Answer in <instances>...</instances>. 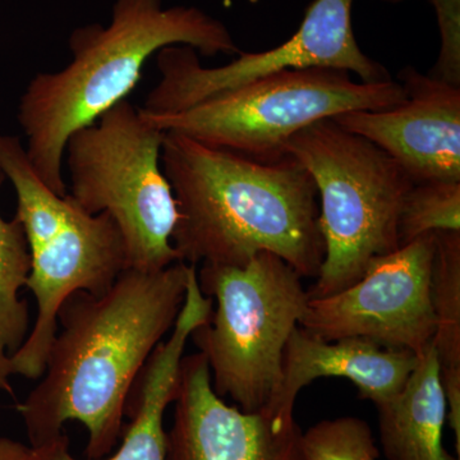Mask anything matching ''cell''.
<instances>
[{
    "label": "cell",
    "mask_w": 460,
    "mask_h": 460,
    "mask_svg": "<svg viewBox=\"0 0 460 460\" xmlns=\"http://www.w3.org/2000/svg\"><path fill=\"white\" fill-rule=\"evenodd\" d=\"M190 266L126 269L102 295L81 290L66 299L41 380L17 407L30 447L77 420L89 432L87 460L111 456L132 387L181 313Z\"/></svg>",
    "instance_id": "cell-1"
},
{
    "label": "cell",
    "mask_w": 460,
    "mask_h": 460,
    "mask_svg": "<svg viewBox=\"0 0 460 460\" xmlns=\"http://www.w3.org/2000/svg\"><path fill=\"white\" fill-rule=\"evenodd\" d=\"M162 166L178 206L181 261L246 266L274 253L302 278L325 259L313 177L290 156L262 162L165 132Z\"/></svg>",
    "instance_id": "cell-2"
},
{
    "label": "cell",
    "mask_w": 460,
    "mask_h": 460,
    "mask_svg": "<svg viewBox=\"0 0 460 460\" xmlns=\"http://www.w3.org/2000/svg\"><path fill=\"white\" fill-rule=\"evenodd\" d=\"M172 45H186L206 57L241 53L228 27L202 9L164 8L163 0H117L108 26L74 30L72 59L65 68L40 72L30 81L17 119L27 138V157L53 192H68L69 137L128 99L147 60Z\"/></svg>",
    "instance_id": "cell-3"
},
{
    "label": "cell",
    "mask_w": 460,
    "mask_h": 460,
    "mask_svg": "<svg viewBox=\"0 0 460 460\" xmlns=\"http://www.w3.org/2000/svg\"><path fill=\"white\" fill-rule=\"evenodd\" d=\"M284 155L310 172L319 199L325 259L308 295H337L375 259L401 247L399 215L414 181L383 148L332 118L293 135Z\"/></svg>",
    "instance_id": "cell-4"
},
{
    "label": "cell",
    "mask_w": 460,
    "mask_h": 460,
    "mask_svg": "<svg viewBox=\"0 0 460 460\" xmlns=\"http://www.w3.org/2000/svg\"><path fill=\"white\" fill-rule=\"evenodd\" d=\"M0 169L17 195L16 219L25 229L31 272L26 287L38 317L11 354L13 375L39 380L57 337L58 314L75 292L102 295L128 269L126 244L113 217L87 214L71 196L57 195L32 168L16 136L0 133Z\"/></svg>",
    "instance_id": "cell-5"
},
{
    "label": "cell",
    "mask_w": 460,
    "mask_h": 460,
    "mask_svg": "<svg viewBox=\"0 0 460 460\" xmlns=\"http://www.w3.org/2000/svg\"><path fill=\"white\" fill-rule=\"evenodd\" d=\"M199 289L217 302L210 319L190 334L210 368L214 392L257 413L277 393L288 341L307 310L302 277L270 252L246 266L202 263Z\"/></svg>",
    "instance_id": "cell-6"
},
{
    "label": "cell",
    "mask_w": 460,
    "mask_h": 460,
    "mask_svg": "<svg viewBox=\"0 0 460 460\" xmlns=\"http://www.w3.org/2000/svg\"><path fill=\"white\" fill-rule=\"evenodd\" d=\"M165 132L123 100L66 142L68 195L87 214L113 217L128 269L157 271L180 262L172 246L174 192L162 166Z\"/></svg>",
    "instance_id": "cell-7"
},
{
    "label": "cell",
    "mask_w": 460,
    "mask_h": 460,
    "mask_svg": "<svg viewBox=\"0 0 460 460\" xmlns=\"http://www.w3.org/2000/svg\"><path fill=\"white\" fill-rule=\"evenodd\" d=\"M407 93L399 81H354L332 68L296 69L266 75L204 100L177 113L145 115L164 132L274 162L296 132L323 119L356 111L401 104Z\"/></svg>",
    "instance_id": "cell-8"
},
{
    "label": "cell",
    "mask_w": 460,
    "mask_h": 460,
    "mask_svg": "<svg viewBox=\"0 0 460 460\" xmlns=\"http://www.w3.org/2000/svg\"><path fill=\"white\" fill-rule=\"evenodd\" d=\"M354 0H314L292 38L260 53H241L228 65L208 68L198 51L172 45L156 54L159 84L145 100L150 114L177 113L259 78L296 69L332 68L362 83L390 80L385 66L363 53L353 32Z\"/></svg>",
    "instance_id": "cell-9"
},
{
    "label": "cell",
    "mask_w": 460,
    "mask_h": 460,
    "mask_svg": "<svg viewBox=\"0 0 460 460\" xmlns=\"http://www.w3.org/2000/svg\"><path fill=\"white\" fill-rule=\"evenodd\" d=\"M435 233L377 257L337 295L310 298L301 326L325 341L362 338L420 356L435 335L429 298Z\"/></svg>",
    "instance_id": "cell-10"
},
{
    "label": "cell",
    "mask_w": 460,
    "mask_h": 460,
    "mask_svg": "<svg viewBox=\"0 0 460 460\" xmlns=\"http://www.w3.org/2000/svg\"><path fill=\"white\" fill-rule=\"evenodd\" d=\"M165 460H307L296 422L247 413L214 392L201 353L183 356Z\"/></svg>",
    "instance_id": "cell-11"
},
{
    "label": "cell",
    "mask_w": 460,
    "mask_h": 460,
    "mask_svg": "<svg viewBox=\"0 0 460 460\" xmlns=\"http://www.w3.org/2000/svg\"><path fill=\"white\" fill-rule=\"evenodd\" d=\"M407 99L380 111H356L332 118L347 131L383 148L414 183L460 181V87L402 69Z\"/></svg>",
    "instance_id": "cell-12"
},
{
    "label": "cell",
    "mask_w": 460,
    "mask_h": 460,
    "mask_svg": "<svg viewBox=\"0 0 460 460\" xmlns=\"http://www.w3.org/2000/svg\"><path fill=\"white\" fill-rule=\"evenodd\" d=\"M213 308V298L199 289L198 270L190 269L186 296L171 335L151 354L127 401L124 413L132 420L122 444L113 456L100 460H165L164 416L177 394L184 349L195 329L210 319ZM29 460L80 459L69 452V438L63 432L40 447H30Z\"/></svg>",
    "instance_id": "cell-13"
},
{
    "label": "cell",
    "mask_w": 460,
    "mask_h": 460,
    "mask_svg": "<svg viewBox=\"0 0 460 460\" xmlns=\"http://www.w3.org/2000/svg\"><path fill=\"white\" fill-rule=\"evenodd\" d=\"M419 358L411 350L389 349L367 339L325 341L298 326L284 349L279 387L262 413L279 425H292L296 395L323 377L347 378L359 398L383 404L401 393Z\"/></svg>",
    "instance_id": "cell-14"
},
{
    "label": "cell",
    "mask_w": 460,
    "mask_h": 460,
    "mask_svg": "<svg viewBox=\"0 0 460 460\" xmlns=\"http://www.w3.org/2000/svg\"><path fill=\"white\" fill-rule=\"evenodd\" d=\"M376 407L387 460H459L443 445L447 405L432 343L420 354L401 393Z\"/></svg>",
    "instance_id": "cell-15"
},
{
    "label": "cell",
    "mask_w": 460,
    "mask_h": 460,
    "mask_svg": "<svg viewBox=\"0 0 460 460\" xmlns=\"http://www.w3.org/2000/svg\"><path fill=\"white\" fill-rule=\"evenodd\" d=\"M429 298L440 368H460V232H436Z\"/></svg>",
    "instance_id": "cell-16"
},
{
    "label": "cell",
    "mask_w": 460,
    "mask_h": 460,
    "mask_svg": "<svg viewBox=\"0 0 460 460\" xmlns=\"http://www.w3.org/2000/svg\"><path fill=\"white\" fill-rule=\"evenodd\" d=\"M7 181L0 169V189ZM31 272V255L25 229L16 217L3 219L0 214V347L9 356L26 341L29 305L18 298Z\"/></svg>",
    "instance_id": "cell-17"
},
{
    "label": "cell",
    "mask_w": 460,
    "mask_h": 460,
    "mask_svg": "<svg viewBox=\"0 0 460 460\" xmlns=\"http://www.w3.org/2000/svg\"><path fill=\"white\" fill-rule=\"evenodd\" d=\"M436 232H460V181L414 183L399 215V244Z\"/></svg>",
    "instance_id": "cell-18"
},
{
    "label": "cell",
    "mask_w": 460,
    "mask_h": 460,
    "mask_svg": "<svg viewBox=\"0 0 460 460\" xmlns=\"http://www.w3.org/2000/svg\"><path fill=\"white\" fill-rule=\"evenodd\" d=\"M307 460H377L370 425L358 417L323 420L302 434Z\"/></svg>",
    "instance_id": "cell-19"
},
{
    "label": "cell",
    "mask_w": 460,
    "mask_h": 460,
    "mask_svg": "<svg viewBox=\"0 0 460 460\" xmlns=\"http://www.w3.org/2000/svg\"><path fill=\"white\" fill-rule=\"evenodd\" d=\"M441 35L440 56L431 77L460 87V0H429Z\"/></svg>",
    "instance_id": "cell-20"
},
{
    "label": "cell",
    "mask_w": 460,
    "mask_h": 460,
    "mask_svg": "<svg viewBox=\"0 0 460 460\" xmlns=\"http://www.w3.org/2000/svg\"><path fill=\"white\" fill-rule=\"evenodd\" d=\"M30 447L0 436V460H29Z\"/></svg>",
    "instance_id": "cell-21"
},
{
    "label": "cell",
    "mask_w": 460,
    "mask_h": 460,
    "mask_svg": "<svg viewBox=\"0 0 460 460\" xmlns=\"http://www.w3.org/2000/svg\"><path fill=\"white\" fill-rule=\"evenodd\" d=\"M12 371L11 357L4 348L0 347V392L12 393L11 377Z\"/></svg>",
    "instance_id": "cell-22"
},
{
    "label": "cell",
    "mask_w": 460,
    "mask_h": 460,
    "mask_svg": "<svg viewBox=\"0 0 460 460\" xmlns=\"http://www.w3.org/2000/svg\"><path fill=\"white\" fill-rule=\"evenodd\" d=\"M383 2H386V3H402V2H404V0H383Z\"/></svg>",
    "instance_id": "cell-23"
}]
</instances>
